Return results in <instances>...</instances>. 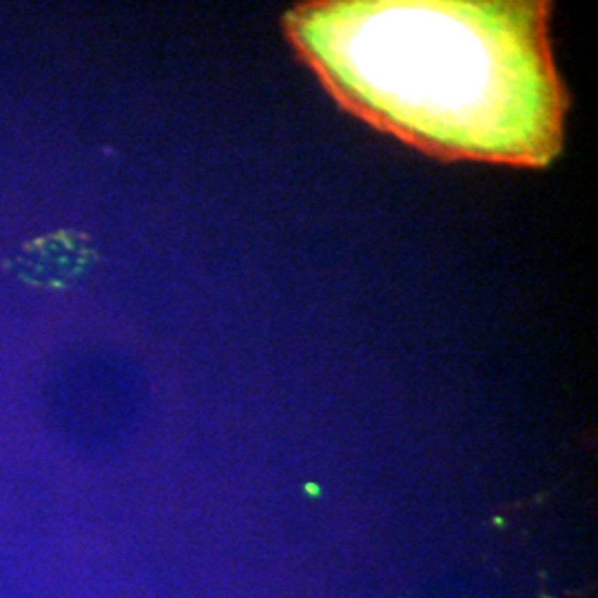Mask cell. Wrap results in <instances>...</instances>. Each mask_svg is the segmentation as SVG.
I'll return each instance as SVG.
<instances>
[{
  "mask_svg": "<svg viewBox=\"0 0 598 598\" xmlns=\"http://www.w3.org/2000/svg\"><path fill=\"white\" fill-rule=\"evenodd\" d=\"M548 3H306L286 31L344 107L444 158L548 166L567 96Z\"/></svg>",
  "mask_w": 598,
  "mask_h": 598,
  "instance_id": "1",
  "label": "cell"
},
{
  "mask_svg": "<svg viewBox=\"0 0 598 598\" xmlns=\"http://www.w3.org/2000/svg\"><path fill=\"white\" fill-rule=\"evenodd\" d=\"M91 262V249L75 233H56L29 244L18 259L24 279L38 286H64L73 282Z\"/></svg>",
  "mask_w": 598,
  "mask_h": 598,
  "instance_id": "2",
  "label": "cell"
}]
</instances>
